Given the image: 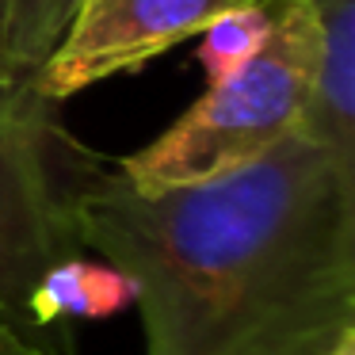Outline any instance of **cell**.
<instances>
[{"label": "cell", "mask_w": 355, "mask_h": 355, "mask_svg": "<svg viewBox=\"0 0 355 355\" xmlns=\"http://www.w3.org/2000/svg\"><path fill=\"white\" fill-rule=\"evenodd\" d=\"M73 218L130 283L146 355H332L355 332V172L298 130L153 195L92 161Z\"/></svg>", "instance_id": "6da1fadb"}, {"label": "cell", "mask_w": 355, "mask_h": 355, "mask_svg": "<svg viewBox=\"0 0 355 355\" xmlns=\"http://www.w3.org/2000/svg\"><path fill=\"white\" fill-rule=\"evenodd\" d=\"M317 50L321 24L313 0H279L260 46L210 77L207 92L157 141L119 161L126 184L146 195L202 184L279 146L302 123Z\"/></svg>", "instance_id": "7a4b0ae2"}, {"label": "cell", "mask_w": 355, "mask_h": 355, "mask_svg": "<svg viewBox=\"0 0 355 355\" xmlns=\"http://www.w3.org/2000/svg\"><path fill=\"white\" fill-rule=\"evenodd\" d=\"M92 161L31 77L0 88V321L31 355H65L35 324L31 298L50 268L85 256L73 195Z\"/></svg>", "instance_id": "3957f363"}, {"label": "cell", "mask_w": 355, "mask_h": 355, "mask_svg": "<svg viewBox=\"0 0 355 355\" xmlns=\"http://www.w3.org/2000/svg\"><path fill=\"white\" fill-rule=\"evenodd\" d=\"M268 0H77L50 58L31 73L46 100L62 103L119 73H138L168 46L202 35L218 16Z\"/></svg>", "instance_id": "277c9868"}, {"label": "cell", "mask_w": 355, "mask_h": 355, "mask_svg": "<svg viewBox=\"0 0 355 355\" xmlns=\"http://www.w3.org/2000/svg\"><path fill=\"white\" fill-rule=\"evenodd\" d=\"M321 50L298 134L355 172V0H313Z\"/></svg>", "instance_id": "5b68a950"}, {"label": "cell", "mask_w": 355, "mask_h": 355, "mask_svg": "<svg viewBox=\"0 0 355 355\" xmlns=\"http://www.w3.org/2000/svg\"><path fill=\"white\" fill-rule=\"evenodd\" d=\"M130 298L134 291L123 271H115L111 263H88L85 256H73V260L50 268L42 275V283L35 286L31 317L65 355H73L69 321L107 317L115 309H123Z\"/></svg>", "instance_id": "8992f818"}, {"label": "cell", "mask_w": 355, "mask_h": 355, "mask_svg": "<svg viewBox=\"0 0 355 355\" xmlns=\"http://www.w3.org/2000/svg\"><path fill=\"white\" fill-rule=\"evenodd\" d=\"M77 0H16L8 27V73L24 80L50 58L73 19Z\"/></svg>", "instance_id": "52a82bcc"}, {"label": "cell", "mask_w": 355, "mask_h": 355, "mask_svg": "<svg viewBox=\"0 0 355 355\" xmlns=\"http://www.w3.org/2000/svg\"><path fill=\"white\" fill-rule=\"evenodd\" d=\"M268 27H271L268 4H248V8L218 16L214 24L202 31L207 35V39H202V62H207L210 77H218V73H225V69L245 62V58L263 42Z\"/></svg>", "instance_id": "ba28073f"}, {"label": "cell", "mask_w": 355, "mask_h": 355, "mask_svg": "<svg viewBox=\"0 0 355 355\" xmlns=\"http://www.w3.org/2000/svg\"><path fill=\"white\" fill-rule=\"evenodd\" d=\"M12 8L16 0H0V88L4 85H16L8 73V27H12Z\"/></svg>", "instance_id": "9c48e42d"}, {"label": "cell", "mask_w": 355, "mask_h": 355, "mask_svg": "<svg viewBox=\"0 0 355 355\" xmlns=\"http://www.w3.org/2000/svg\"><path fill=\"white\" fill-rule=\"evenodd\" d=\"M0 355H31V352H27V344L4 321H0Z\"/></svg>", "instance_id": "30bf717a"}, {"label": "cell", "mask_w": 355, "mask_h": 355, "mask_svg": "<svg viewBox=\"0 0 355 355\" xmlns=\"http://www.w3.org/2000/svg\"><path fill=\"white\" fill-rule=\"evenodd\" d=\"M332 355H355V332H352V336H344V340H340V344H336V352H332Z\"/></svg>", "instance_id": "8fae6325"}]
</instances>
